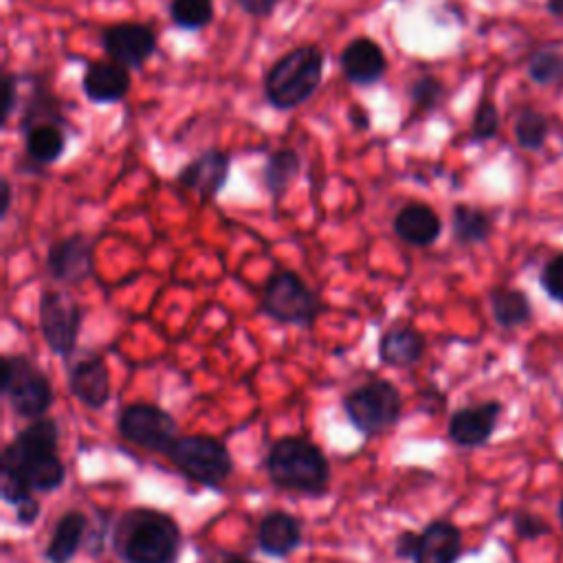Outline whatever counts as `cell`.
I'll use <instances>...</instances> for the list:
<instances>
[{"label": "cell", "mask_w": 563, "mask_h": 563, "mask_svg": "<svg viewBox=\"0 0 563 563\" xmlns=\"http://www.w3.org/2000/svg\"><path fill=\"white\" fill-rule=\"evenodd\" d=\"M303 541L301 521L286 510H271L257 523V548L273 559H286Z\"/></svg>", "instance_id": "cell-16"}, {"label": "cell", "mask_w": 563, "mask_h": 563, "mask_svg": "<svg viewBox=\"0 0 563 563\" xmlns=\"http://www.w3.org/2000/svg\"><path fill=\"white\" fill-rule=\"evenodd\" d=\"M301 169V161H299V154L292 150V147H282V150H275L268 158H266V165L262 169V178H264V187L268 189V194L279 200L290 183L297 178Z\"/></svg>", "instance_id": "cell-25"}, {"label": "cell", "mask_w": 563, "mask_h": 563, "mask_svg": "<svg viewBox=\"0 0 563 563\" xmlns=\"http://www.w3.org/2000/svg\"><path fill=\"white\" fill-rule=\"evenodd\" d=\"M376 354L387 367H413L424 354V336L409 323L391 325L378 336Z\"/></svg>", "instance_id": "cell-19"}, {"label": "cell", "mask_w": 563, "mask_h": 563, "mask_svg": "<svg viewBox=\"0 0 563 563\" xmlns=\"http://www.w3.org/2000/svg\"><path fill=\"white\" fill-rule=\"evenodd\" d=\"M0 391L20 418H42L53 405V387L46 374L24 354H4L0 361Z\"/></svg>", "instance_id": "cell-5"}, {"label": "cell", "mask_w": 563, "mask_h": 563, "mask_svg": "<svg viewBox=\"0 0 563 563\" xmlns=\"http://www.w3.org/2000/svg\"><path fill=\"white\" fill-rule=\"evenodd\" d=\"M501 409L504 407L499 400H486L455 409L446 424L449 440L462 449L484 446L497 429Z\"/></svg>", "instance_id": "cell-13"}, {"label": "cell", "mask_w": 563, "mask_h": 563, "mask_svg": "<svg viewBox=\"0 0 563 563\" xmlns=\"http://www.w3.org/2000/svg\"><path fill=\"white\" fill-rule=\"evenodd\" d=\"M130 70L117 62H92L81 77L84 95L95 103L121 101L130 90Z\"/></svg>", "instance_id": "cell-20"}, {"label": "cell", "mask_w": 563, "mask_h": 563, "mask_svg": "<svg viewBox=\"0 0 563 563\" xmlns=\"http://www.w3.org/2000/svg\"><path fill=\"white\" fill-rule=\"evenodd\" d=\"M539 284L550 299L563 303V253L545 262V266L539 273Z\"/></svg>", "instance_id": "cell-31"}, {"label": "cell", "mask_w": 563, "mask_h": 563, "mask_svg": "<svg viewBox=\"0 0 563 563\" xmlns=\"http://www.w3.org/2000/svg\"><path fill=\"white\" fill-rule=\"evenodd\" d=\"M235 4L253 18H266L275 11L279 0H235Z\"/></svg>", "instance_id": "cell-37"}, {"label": "cell", "mask_w": 563, "mask_h": 563, "mask_svg": "<svg viewBox=\"0 0 563 563\" xmlns=\"http://www.w3.org/2000/svg\"><path fill=\"white\" fill-rule=\"evenodd\" d=\"M222 563H255V561H251L246 556H240V554H229Z\"/></svg>", "instance_id": "cell-42"}, {"label": "cell", "mask_w": 563, "mask_h": 563, "mask_svg": "<svg viewBox=\"0 0 563 563\" xmlns=\"http://www.w3.org/2000/svg\"><path fill=\"white\" fill-rule=\"evenodd\" d=\"M490 312L499 328H519L532 319V303L519 288H493Z\"/></svg>", "instance_id": "cell-24"}, {"label": "cell", "mask_w": 563, "mask_h": 563, "mask_svg": "<svg viewBox=\"0 0 563 563\" xmlns=\"http://www.w3.org/2000/svg\"><path fill=\"white\" fill-rule=\"evenodd\" d=\"M451 229L455 242L471 246L488 240L493 231V220L486 211L471 205H455L451 211Z\"/></svg>", "instance_id": "cell-26"}, {"label": "cell", "mask_w": 563, "mask_h": 563, "mask_svg": "<svg viewBox=\"0 0 563 563\" xmlns=\"http://www.w3.org/2000/svg\"><path fill=\"white\" fill-rule=\"evenodd\" d=\"M499 130V114L493 101H482L475 110L473 117V139L475 141H486L493 139Z\"/></svg>", "instance_id": "cell-33"}, {"label": "cell", "mask_w": 563, "mask_h": 563, "mask_svg": "<svg viewBox=\"0 0 563 563\" xmlns=\"http://www.w3.org/2000/svg\"><path fill=\"white\" fill-rule=\"evenodd\" d=\"M172 22L187 31L205 29L213 20V0H172Z\"/></svg>", "instance_id": "cell-27"}, {"label": "cell", "mask_w": 563, "mask_h": 563, "mask_svg": "<svg viewBox=\"0 0 563 563\" xmlns=\"http://www.w3.org/2000/svg\"><path fill=\"white\" fill-rule=\"evenodd\" d=\"M101 44L112 62L125 68H141L156 51V35L145 24L121 22L103 31Z\"/></svg>", "instance_id": "cell-12"}, {"label": "cell", "mask_w": 563, "mask_h": 563, "mask_svg": "<svg viewBox=\"0 0 563 563\" xmlns=\"http://www.w3.org/2000/svg\"><path fill=\"white\" fill-rule=\"evenodd\" d=\"M341 70L350 84L369 86L387 70V59L378 42L372 37L352 40L341 53Z\"/></svg>", "instance_id": "cell-18"}, {"label": "cell", "mask_w": 563, "mask_h": 563, "mask_svg": "<svg viewBox=\"0 0 563 563\" xmlns=\"http://www.w3.org/2000/svg\"><path fill=\"white\" fill-rule=\"evenodd\" d=\"M31 495H33V490H31V486L22 477H18L11 471H2L0 468V497H2L4 504L18 506L20 501H24Z\"/></svg>", "instance_id": "cell-34"}, {"label": "cell", "mask_w": 563, "mask_h": 563, "mask_svg": "<svg viewBox=\"0 0 563 563\" xmlns=\"http://www.w3.org/2000/svg\"><path fill=\"white\" fill-rule=\"evenodd\" d=\"M86 528H88V517L81 510H66L57 519V523L51 532V539L42 552L44 561L46 563H70L84 543Z\"/></svg>", "instance_id": "cell-22"}, {"label": "cell", "mask_w": 563, "mask_h": 563, "mask_svg": "<svg viewBox=\"0 0 563 563\" xmlns=\"http://www.w3.org/2000/svg\"><path fill=\"white\" fill-rule=\"evenodd\" d=\"M268 479L284 490L323 495L330 484V462L321 446L301 435L277 438L264 460Z\"/></svg>", "instance_id": "cell-3"}, {"label": "cell", "mask_w": 563, "mask_h": 563, "mask_svg": "<svg viewBox=\"0 0 563 563\" xmlns=\"http://www.w3.org/2000/svg\"><path fill=\"white\" fill-rule=\"evenodd\" d=\"M409 97L411 101L422 108V110H433L442 97V84L438 77L433 75H422L418 77L411 88H409Z\"/></svg>", "instance_id": "cell-30"}, {"label": "cell", "mask_w": 563, "mask_h": 563, "mask_svg": "<svg viewBox=\"0 0 563 563\" xmlns=\"http://www.w3.org/2000/svg\"><path fill=\"white\" fill-rule=\"evenodd\" d=\"M260 310L275 323L310 328L321 312V299L299 273L277 271L262 288Z\"/></svg>", "instance_id": "cell-7"}, {"label": "cell", "mask_w": 563, "mask_h": 563, "mask_svg": "<svg viewBox=\"0 0 563 563\" xmlns=\"http://www.w3.org/2000/svg\"><path fill=\"white\" fill-rule=\"evenodd\" d=\"M37 321L48 350L68 358L77 347L84 321V310L77 299L64 290H44L37 303Z\"/></svg>", "instance_id": "cell-10"}, {"label": "cell", "mask_w": 563, "mask_h": 563, "mask_svg": "<svg viewBox=\"0 0 563 563\" xmlns=\"http://www.w3.org/2000/svg\"><path fill=\"white\" fill-rule=\"evenodd\" d=\"M59 424L55 418H35L2 449L0 468L22 477L33 493L57 490L66 479V466L57 453Z\"/></svg>", "instance_id": "cell-2"}, {"label": "cell", "mask_w": 563, "mask_h": 563, "mask_svg": "<svg viewBox=\"0 0 563 563\" xmlns=\"http://www.w3.org/2000/svg\"><path fill=\"white\" fill-rule=\"evenodd\" d=\"M180 545V526L158 508H130L112 526V550L123 563H178Z\"/></svg>", "instance_id": "cell-1"}, {"label": "cell", "mask_w": 563, "mask_h": 563, "mask_svg": "<svg viewBox=\"0 0 563 563\" xmlns=\"http://www.w3.org/2000/svg\"><path fill=\"white\" fill-rule=\"evenodd\" d=\"M347 422L365 438H374L391 429L402 416V396L398 387L385 378H369L343 396Z\"/></svg>", "instance_id": "cell-6"}, {"label": "cell", "mask_w": 563, "mask_h": 563, "mask_svg": "<svg viewBox=\"0 0 563 563\" xmlns=\"http://www.w3.org/2000/svg\"><path fill=\"white\" fill-rule=\"evenodd\" d=\"M416 548H418V532L413 530H402L394 541V554L398 559H413Z\"/></svg>", "instance_id": "cell-36"}, {"label": "cell", "mask_w": 563, "mask_h": 563, "mask_svg": "<svg viewBox=\"0 0 563 563\" xmlns=\"http://www.w3.org/2000/svg\"><path fill=\"white\" fill-rule=\"evenodd\" d=\"M40 512H42V506H40V501L31 495V497H26L24 501H20V504L15 506V521H18L20 526L29 528V526H33V523L40 519Z\"/></svg>", "instance_id": "cell-35"}, {"label": "cell", "mask_w": 563, "mask_h": 563, "mask_svg": "<svg viewBox=\"0 0 563 563\" xmlns=\"http://www.w3.org/2000/svg\"><path fill=\"white\" fill-rule=\"evenodd\" d=\"M548 132H550V123L539 110L526 108L515 121V139H517V145L523 150H539L545 143Z\"/></svg>", "instance_id": "cell-28"}, {"label": "cell", "mask_w": 563, "mask_h": 563, "mask_svg": "<svg viewBox=\"0 0 563 563\" xmlns=\"http://www.w3.org/2000/svg\"><path fill=\"white\" fill-rule=\"evenodd\" d=\"M350 121H352L354 128H358V130H365V128L369 125L367 112H365L363 108H358V106H352V110H350Z\"/></svg>", "instance_id": "cell-40"}, {"label": "cell", "mask_w": 563, "mask_h": 563, "mask_svg": "<svg viewBox=\"0 0 563 563\" xmlns=\"http://www.w3.org/2000/svg\"><path fill=\"white\" fill-rule=\"evenodd\" d=\"M2 88H4V101H2V125H4L15 108V77L7 73L2 79Z\"/></svg>", "instance_id": "cell-38"}, {"label": "cell", "mask_w": 563, "mask_h": 563, "mask_svg": "<svg viewBox=\"0 0 563 563\" xmlns=\"http://www.w3.org/2000/svg\"><path fill=\"white\" fill-rule=\"evenodd\" d=\"M556 515H559V523L563 528V497L559 499V506H556Z\"/></svg>", "instance_id": "cell-43"}, {"label": "cell", "mask_w": 563, "mask_h": 563, "mask_svg": "<svg viewBox=\"0 0 563 563\" xmlns=\"http://www.w3.org/2000/svg\"><path fill=\"white\" fill-rule=\"evenodd\" d=\"M323 77V53L303 44L282 55L264 77V95L277 110H292L308 101Z\"/></svg>", "instance_id": "cell-4"}, {"label": "cell", "mask_w": 563, "mask_h": 563, "mask_svg": "<svg viewBox=\"0 0 563 563\" xmlns=\"http://www.w3.org/2000/svg\"><path fill=\"white\" fill-rule=\"evenodd\" d=\"M512 530H515V534H517L519 539L532 541V539H539V537L550 534L552 526H550L543 517H539V515H534V512L517 510V512L512 515Z\"/></svg>", "instance_id": "cell-32"}, {"label": "cell", "mask_w": 563, "mask_h": 563, "mask_svg": "<svg viewBox=\"0 0 563 563\" xmlns=\"http://www.w3.org/2000/svg\"><path fill=\"white\" fill-rule=\"evenodd\" d=\"M462 556V530L446 521H429L422 532H418V548L413 563H457Z\"/></svg>", "instance_id": "cell-17"}, {"label": "cell", "mask_w": 563, "mask_h": 563, "mask_svg": "<svg viewBox=\"0 0 563 563\" xmlns=\"http://www.w3.org/2000/svg\"><path fill=\"white\" fill-rule=\"evenodd\" d=\"M165 455L187 479L207 488H220V484L233 473V457L229 449L213 435H178Z\"/></svg>", "instance_id": "cell-8"}, {"label": "cell", "mask_w": 563, "mask_h": 563, "mask_svg": "<svg viewBox=\"0 0 563 563\" xmlns=\"http://www.w3.org/2000/svg\"><path fill=\"white\" fill-rule=\"evenodd\" d=\"M117 431L130 444L152 453H167L178 438V422L154 402H130L117 416Z\"/></svg>", "instance_id": "cell-9"}, {"label": "cell", "mask_w": 563, "mask_h": 563, "mask_svg": "<svg viewBox=\"0 0 563 563\" xmlns=\"http://www.w3.org/2000/svg\"><path fill=\"white\" fill-rule=\"evenodd\" d=\"M11 200H13V189H11V183H9L7 178H0V218H4V216L9 213Z\"/></svg>", "instance_id": "cell-39"}, {"label": "cell", "mask_w": 563, "mask_h": 563, "mask_svg": "<svg viewBox=\"0 0 563 563\" xmlns=\"http://www.w3.org/2000/svg\"><path fill=\"white\" fill-rule=\"evenodd\" d=\"M548 11L556 18H563V0H548Z\"/></svg>", "instance_id": "cell-41"}, {"label": "cell", "mask_w": 563, "mask_h": 563, "mask_svg": "<svg viewBox=\"0 0 563 563\" xmlns=\"http://www.w3.org/2000/svg\"><path fill=\"white\" fill-rule=\"evenodd\" d=\"M26 156L37 165L55 163L66 150V134L57 125V121H40L29 125L26 130Z\"/></svg>", "instance_id": "cell-23"}, {"label": "cell", "mask_w": 563, "mask_h": 563, "mask_svg": "<svg viewBox=\"0 0 563 563\" xmlns=\"http://www.w3.org/2000/svg\"><path fill=\"white\" fill-rule=\"evenodd\" d=\"M68 391L84 407L97 411L110 400V374L101 356L88 354L68 369Z\"/></svg>", "instance_id": "cell-15"}, {"label": "cell", "mask_w": 563, "mask_h": 563, "mask_svg": "<svg viewBox=\"0 0 563 563\" xmlns=\"http://www.w3.org/2000/svg\"><path fill=\"white\" fill-rule=\"evenodd\" d=\"M46 271L62 284H84L95 273L92 242L84 233H73L53 242L46 253Z\"/></svg>", "instance_id": "cell-11"}, {"label": "cell", "mask_w": 563, "mask_h": 563, "mask_svg": "<svg viewBox=\"0 0 563 563\" xmlns=\"http://www.w3.org/2000/svg\"><path fill=\"white\" fill-rule=\"evenodd\" d=\"M394 233L411 246H431L442 233V220L424 202L405 205L394 218Z\"/></svg>", "instance_id": "cell-21"}, {"label": "cell", "mask_w": 563, "mask_h": 563, "mask_svg": "<svg viewBox=\"0 0 563 563\" xmlns=\"http://www.w3.org/2000/svg\"><path fill=\"white\" fill-rule=\"evenodd\" d=\"M229 169H231V158L227 152L220 150H207L191 158L180 172H178V183L198 194L200 198L209 200L216 198L227 180H229Z\"/></svg>", "instance_id": "cell-14"}, {"label": "cell", "mask_w": 563, "mask_h": 563, "mask_svg": "<svg viewBox=\"0 0 563 563\" xmlns=\"http://www.w3.org/2000/svg\"><path fill=\"white\" fill-rule=\"evenodd\" d=\"M528 75L539 86H552L563 79V53L554 48L537 51L528 62Z\"/></svg>", "instance_id": "cell-29"}]
</instances>
